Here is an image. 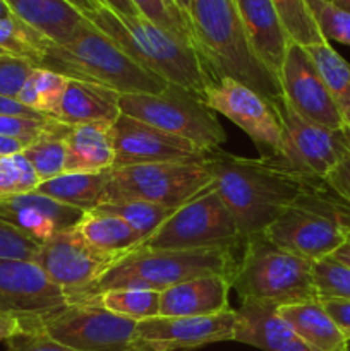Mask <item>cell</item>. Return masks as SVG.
Masks as SVG:
<instances>
[{"mask_svg":"<svg viewBox=\"0 0 350 351\" xmlns=\"http://www.w3.org/2000/svg\"><path fill=\"white\" fill-rule=\"evenodd\" d=\"M205 165L242 240L266 232L285 209L326 184L295 170L277 154L246 158L216 149Z\"/></svg>","mask_w":350,"mask_h":351,"instance_id":"1","label":"cell"},{"mask_svg":"<svg viewBox=\"0 0 350 351\" xmlns=\"http://www.w3.org/2000/svg\"><path fill=\"white\" fill-rule=\"evenodd\" d=\"M185 19L192 47L213 81L230 77L270 101L281 98L278 81L250 48L235 0H189Z\"/></svg>","mask_w":350,"mask_h":351,"instance_id":"2","label":"cell"},{"mask_svg":"<svg viewBox=\"0 0 350 351\" xmlns=\"http://www.w3.org/2000/svg\"><path fill=\"white\" fill-rule=\"evenodd\" d=\"M86 19L115 41L141 67L168 84L178 86L202 98L213 77L198 51L187 41L161 29L143 16H120L100 5Z\"/></svg>","mask_w":350,"mask_h":351,"instance_id":"3","label":"cell"},{"mask_svg":"<svg viewBox=\"0 0 350 351\" xmlns=\"http://www.w3.org/2000/svg\"><path fill=\"white\" fill-rule=\"evenodd\" d=\"M36 67L58 72L69 79L95 82L120 95L160 93L168 86L163 79L141 67L89 21L67 43H51Z\"/></svg>","mask_w":350,"mask_h":351,"instance_id":"4","label":"cell"},{"mask_svg":"<svg viewBox=\"0 0 350 351\" xmlns=\"http://www.w3.org/2000/svg\"><path fill=\"white\" fill-rule=\"evenodd\" d=\"M235 259V249L226 247L194 250L139 247L120 257L78 302L112 288H141L161 293L174 285L206 274H225L230 280Z\"/></svg>","mask_w":350,"mask_h":351,"instance_id":"5","label":"cell"},{"mask_svg":"<svg viewBox=\"0 0 350 351\" xmlns=\"http://www.w3.org/2000/svg\"><path fill=\"white\" fill-rule=\"evenodd\" d=\"M242 256L230 273V287L240 300H264L277 305L319 300L312 278V261L271 242L264 233L242 240Z\"/></svg>","mask_w":350,"mask_h":351,"instance_id":"6","label":"cell"},{"mask_svg":"<svg viewBox=\"0 0 350 351\" xmlns=\"http://www.w3.org/2000/svg\"><path fill=\"white\" fill-rule=\"evenodd\" d=\"M264 235L312 263L331 257L349 239L342 206L326 184L285 209Z\"/></svg>","mask_w":350,"mask_h":351,"instance_id":"7","label":"cell"},{"mask_svg":"<svg viewBox=\"0 0 350 351\" xmlns=\"http://www.w3.org/2000/svg\"><path fill=\"white\" fill-rule=\"evenodd\" d=\"M120 112L168 134L191 141L206 153L220 149L226 134L216 113L194 93L168 84L160 93L120 95Z\"/></svg>","mask_w":350,"mask_h":351,"instance_id":"8","label":"cell"},{"mask_svg":"<svg viewBox=\"0 0 350 351\" xmlns=\"http://www.w3.org/2000/svg\"><path fill=\"white\" fill-rule=\"evenodd\" d=\"M213 185L202 163H148L112 168L106 184V202L146 201L167 208H180Z\"/></svg>","mask_w":350,"mask_h":351,"instance_id":"9","label":"cell"},{"mask_svg":"<svg viewBox=\"0 0 350 351\" xmlns=\"http://www.w3.org/2000/svg\"><path fill=\"white\" fill-rule=\"evenodd\" d=\"M242 245L239 226L215 187H208L177 208L141 247L148 249H237Z\"/></svg>","mask_w":350,"mask_h":351,"instance_id":"10","label":"cell"},{"mask_svg":"<svg viewBox=\"0 0 350 351\" xmlns=\"http://www.w3.org/2000/svg\"><path fill=\"white\" fill-rule=\"evenodd\" d=\"M23 326L24 331L38 329L74 351H137V322L89 302L67 304L45 317L23 321Z\"/></svg>","mask_w":350,"mask_h":351,"instance_id":"11","label":"cell"},{"mask_svg":"<svg viewBox=\"0 0 350 351\" xmlns=\"http://www.w3.org/2000/svg\"><path fill=\"white\" fill-rule=\"evenodd\" d=\"M281 122V149L278 156L290 167L318 180H325L350 151V127L326 129L302 119L283 96L273 101Z\"/></svg>","mask_w":350,"mask_h":351,"instance_id":"12","label":"cell"},{"mask_svg":"<svg viewBox=\"0 0 350 351\" xmlns=\"http://www.w3.org/2000/svg\"><path fill=\"white\" fill-rule=\"evenodd\" d=\"M119 259L93 249L78 230L71 228L43 243L34 263L72 304L81 300Z\"/></svg>","mask_w":350,"mask_h":351,"instance_id":"13","label":"cell"},{"mask_svg":"<svg viewBox=\"0 0 350 351\" xmlns=\"http://www.w3.org/2000/svg\"><path fill=\"white\" fill-rule=\"evenodd\" d=\"M202 101L240 127L263 154H280L281 122L273 101L230 77L213 81L206 88Z\"/></svg>","mask_w":350,"mask_h":351,"instance_id":"14","label":"cell"},{"mask_svg":"<svg viewBox=\"0 0 350 351\" xmlns=\"http://www.w3.org/2000/svg\"><path fill=\"white\" fill-rule=\"evenodd\" d=\"M112 132L115 147L113 168L148 163H202L209 154L191 141L127 115L117 119Z\"/></svg>","mask_w":350,"mask_h":351,"instance_id":"15","label":"cell"},{"mask_svg":"<svg viewBox=\"0 0 350 351\" xmlns=\"http://www.w3.org/2000/svg\"><path fill=\"white\" fill-rule=\"evenodd\" d=\"M235 311L226 308L220 314L194 317H163L156 315L137 322V351L196 350L206 345L233 341Z\"/></svg>","mask_w":350,"mask_h":351,"instance_id":"16","label":"cell"},{"mask_svg":"<svg viewBox=\"0 0 350 351\" xmlns=\"http://www.w3.org/2000/svg\"><path fill=\"white\" fill-rule=\"evenodd\" d=\"M281 96L285 101L312 123L326 129H345L342 115L312 62L311 55L295 41H290L285 55L280 77Z\"/></svg>","mask_w":350,"mask_h":351,"instance_id":"17","label":"cell"},{"mask_svg":"<svg viewBox=\"0 0 350 351\" xmlns=\"http://www.w3.org/2000/svg\"><path fill=\"white\" fill-rule=\"evenodd\" d=\"M69 304L67 295L33 261L0 259V312L33 321Z\"/></svg>","mask_w":350,"mask_h":351,"instance_id":"18","label":"cell"},{"mask_svg":"<svg viewBox=\"0 0 350 351\" xmlns=\"http://www.w3.org/2000/svg\"><path fill=\"white\" fill-rule=\"evenodd\" d=\"M86 213L62 204L33 191L27 194L0 199V221L43 245L58 233L78 226Z\"/></svg>","mask_w":350,"mask_h":351,"instance_id":"19","label":"cell"},{"mask_svg":"<svg viewBox=\"0 0 350 351\" xmlns=\"http://www.w3.org/2000/svg\"><path fill=\"white\" fill-rule=\"evenodd\" d=\"M250 48L280 84L290 36L271 0H235Z\"/></svg>","mask_w":350,"mask_h":351,"instance_id":"20","label":"cell"},{"mask_svg":"<svg viewBox=\"0 0 350 351\" xmlns=\"http://www.w3.org/2000/svg\"><path fill=\"white\" fill-rule=\"evenodd\" d=\"M230 280L225 274H206L182 281L161 291L160 315L194 317L211 315L230 308Z\"/></svg>","mask_w":350,"mask_h":351,"instance_id":"21","label":"cell"},{"mask_svg":"<svg viewBox=\"0 0 350 351\" xmlns=\"http://www.w3.org/2000/svg\"><path fill=\"white\" fill-rule=\"evenodd\" d=\"M290 324L280 314V305L264 300H240L235 311L233 341L263 351H280L295 341Z\"/></svg>","mask_w":350,"mask_h":351,"instance_id":"22","label":"cell"},{"mask_svg":"<svg viewBox=\"0 0 350 351\" xmlns=\"http://www.w3.org/2000/svg\"><path fill=\"white\" fill-rule=\"evenodd\" d=\"M120 112V93L95 82L69 79L54 119L65 125L108 123L113 125Z\"/></svg>","mask_w":350,"mask_h":351,"instance_id":"23","label":"cell"},{"mask_svg":"<svg viewBox=\"0 0 350 351\" xmlns=\"http://www.w3.org/2000/svg\"><path fill=\"white\" fill-rule=\"evenodd\" d=\"M280 314L290 324L295 338L311 351L350 350V341L326 312L321 300L280 305Z\"/></svg>","mask_w":350,"mask_h":351,"instance_id":"24","label":"cell"},{"mask_svg":"<svg viewBox=\"0 0 350 351\" xmlns=\"http://www.w3.org/2000/svg\"><path fill=\"white\" fill-rule=\"evenodd\" d=\"M65 171L71 173H96L113 168L112 125L108 123H81L72 125L65 136Z\"/></svg>","mask_w":350,"mask_h":351,"instance_id":"25","label":"cell"},{"mask_svg":"<svg viewBox=\"0 0 350 351\" xmlns=\"http://www.w3.org/2000/svg\"><path fill=\"white\" fill-rule=\"evenodd\" d=\"M5 3L12 16L55 45L67 43L88 21L65 0H5Z\"/></svg>","mask_w":350,"mask_h":351,"instance_id":"26","label":"cell"},{"mask_svg":"<svg viewBox=\"0 0 350 351\" xmlns=\"http://www.w3.org/2000/svg\"><path fill=\"white\" fill-rule=\"evenodd\" d=\"M75 230L93 249L106 256L124 257L143 245V239L124 219L96 209L86 213Z\"/></svg>","mask_w":350,"mask_h":351,"instance_id":"27","label":"cell"},{"mask_svg":"<svg viewBox=\"0 0 350 351\" xmlns=\"http://www.w3.org/2000/svg\"><path fill=\"white\" fill-rule=\"evenodd\" d=\"M110 170L96 171V173H71V171H65V173L50 178V180L40 182L36 192L55 199L62 204L72 206V208L89 213L98 208L100 204H103Z\"/></svg>","mask_w":350,"mask_h":351,"instance_id":"28","label":"cell"},{"mask_svg":"<svg viewBox=\"0 0 350 351\" xmlns=\"http://www.w3.org/2000/svg\"><path fill=\"white\" fill-rule=\"evenodd\" d=\"M305 50L318 67L345 127H350V64L328 43L312 45Z\"/></svg>","mask_w":350,"mask_h":351,"instance_id":"29","label":"cell"},{"mask_svg":"<svg viewBox=\"0 0 350 351\" xmlns=\"http://www.w3.org/2000/svg\"><path fill=\"white\" fill-rule=\"evenodd\" d=\"M160 291L141 288H112L82 302L96 304L134 322H143L160 315Z\"/></svg>","mask_w":350,"mask_h":351,"instance_id":"30","label":"cell"},{"mask_svg":"<svg viewBox=\"0 0 350 351\" xmlns=\"http://www.w3.org/2000/svg\"><path fill=\"white\" fill-rule=\"evenodd\" d=\"M67 77L43 67H34L27 75L17 101L33 112L54 119L64 96Z\"/></svg>","mask_w":350,"mask_h":351,"instance_id":"31","label":"cell"},{"mask_svg":"<svg viewBox=\"0 0 350 351\" xmlns=\"http://www.w3.org/2000/svg\"><path fill=\"white\" fill-rule=\"evenodd\" d=\"M50 45L51 41L48 38L16 16L0 19V50L3 53L24 58L36 67Z\"/></svg>","mask_w":350,"mask_h":351,"instance_id":"32","label":"cell"},{"mask_svg":"<svg viewBox=\"0 0 350 351\" xmlns=\"http://www.w3.org/2000/svg\"><path fill=\"white\" fill-rule=\"evenodd\" d=\"M69 129L71 127L64 125L62 129L45 134L23 149L24 158L31 163L40 182L65 173V136Z\"/></svg>","mask_w":350,"mask_h":351,"instance_id":"33","label":"cell"},{"mask_svg":"<svg viewBox=\"0 0 350 351\" xmlns=\"http://www.w3.org/2000/svg\"><path fill=\"white\" fill-rule=\"evenodd\" d=\"M96 211L108 213V215L117 216V218L124 219L137 235L144 240L150 239L172 215H174V208H167V206L153 204V202L146 201H124V202H106V204H100L95 208Z\"/></svg>","mask_w":350,"mask_h":351,"instance_id":"34","label":"cell"},{"mask_svg":"<svg viewBox=\"0 0 350 351\" xmlns=\"http://www.w3.org/2000/svg\"><path fill=\"white\" fill-rule=\"evenodd\" d=\"M271 2L292 41L305 48L326 41L319 33L305 0H271Z\"/></svg>","mask_w":350,"mask_h":351,"instance_id":"35","label":"cell"},{"mask_svg":"<svg viewBox=\"0 0 350 351\" xmlns=\"http://www.w3.org/2000/svg\"><path fill=\"white\" fill-rule=\"evenodd\" d=\"M40 178L23 153L0 154V199L36 191Z\"/></svg>","mask_w":350,"mask_h":351,"instance_id":"36","label":"cell"},{"mask_svg":"<svg viewBox=\"0 0 350 351\" xmlns=\"http://www.w3.org/2000/svg\"><path fill=\"white\" fill-rule=\"evenodd\" d=\"M316 293L319 300H350V267L338 261L323 259L312 264Z\"/></svg>","mask_w":350,"mask_h":351,"instance_id":"37","label":"cell"},{"mask_svg":"<svg viewBox=\"0 0 350 351\" xmlns=\"http://www.w3.org/2000/svg\"><path fill=\"white\" fill-rule=\"evenodd\" d=\"M319 33L326 41H336L350 48V12L329 0H305Z\"/></svg>","mask_w":350,"mask_h":351,"instance_id":"38","label":"cell"},{"mask_svg":"<svg viewBox=\"0 0 350 351\" xmlns=\"http://www.w3.org/2000/svg\"><path fill=\"white\" fill-rule=\"evenodd\" d=\"M132 3L144 19L151 21L161 29L168 31V33L175 34L177 38L192 45L191 31H189L185 17L172 9L165 0H132Z\"/></svg>","mask_w":350,"mask_h":351,"instance_id":"39","label":"cell"},{"mask_svg":"<svg viewBox=\"0 0 350 351\" xmlns=\"http://www.w3.org/2000/svg\"><path fill=\"white\" fill-rule=\"evenodd\" d=\"M65 123L50 119H27V117L0 115V136L14 137V139L24 141L26 144L34 143L41 136L54 130L62 129Z\"/></svg>","mask_w":350,"mask_h":351,"instance_id":"40","label":"cell"},{"mask_svg":"<svg viewBox=\"0 0 350 351\" xmlns=\"http://www.w3.org/2000/svg\"><path fill=\"white\" fill-rule=\"evenodd\" d=\"M40 243L27 239L14 226L0 221V259L33 261L40 252Z\"/></svg>","mask_w":350,"mask_h":351,"instance_id":"41","label":"cell"},{"mask_svg":"<svg viewBox=\"0 0 350 351\" xmlns=\"http://www.w3.org/2000/svg\"><path fill=\"white\" fill-rule=\"evenodd\" d=\"M33 69L34 65L24 58L0 55V96L16 99Z\"/></svg>","mask_w":350,"mask_h":351,"instance_id":"42","label":"cell"},{"mask_svg":"<svg viewBox=\"0 0 350 351\" xmlns=\"http://www.w3.org/2000/svg\"><path fill=\"white\" fill-rule=\"evenodd\" d=\"M7 351H74L48 338L38 329H26L7 339Z\"/></svg>","mask_w":350,"mask_h":351,"instance_id":"43","label":"cell"},{"mask_svg":"<svg viewBox=\"0 0 350 351\" xmlns=\"http://www.w3.org/2000/svg\"><path fill=\"white\" fill-rule=\"evenodd\" d=\"M325 182L336 197L350 206V151L342 158L338 167L325 178Z\"/></svg>","mask_w":350,"mask_h":351,"instance_id":"44","label":"cell"},{"mask_svg":"<svg viewBox=\"0 0 350 351\" xmlns=\"http://www.w3.org/2000/svg\"><path fill=\"white\" fill-rule=\"evenodd\" d=\"M326 312L338 324L343 335L350 341V300H321Z\"/></svg>","mask_w":350,"mask_h":351,"instance_id":"45","label":"cell"},{"mask_svg":"<svg viewBox=\"0 0 350 351\" xmlns=\"http://www.w3.org/2000/svg\"><path fill=\"white\" fill-rule=\"evenodd\" d=\"M0 115L27 117V119H47V117H43V115H40V113L30 110L27 106L21 105L17 99L5 98V96H0Z\"/></svg>","mask_w":350,"mask_h":351,"instance_id":"46","label":"cell"},{"mask_svg":"<svg viewBox=\"0 0 350 351\" xmlns=\"http://www.w3.org/2000/svg\"><path fill=\"white\" fill-rule=\"evenodd\" d=\"M23 331L24 326L19 317L0 312V341H7V339H10L12 336L19 335Z\"/></svg>","mask_w":350,"mask_h":351,"instance_id":"47","label":"cell"},{"mask_svg":"<svg viewBox=\"0 0 350 351\" xmlns=\"http://www.w3.org/2000/svg\"><path fill=\"white\" fill-rule=\"evenodd\" d=\"M100 2L108 7V9H112L113 12L120 14V16H141L132 0H100Z\"/></svg>","mask_w":350,"mask_h":351,"instance_id":"48","label":"cell"},{"mask_svg":"<svg viewBox=\"0 0 350 351\" xmlns=\"http://www.w3.org/2000/svg\"><path fill=\"white\" fill-rule=\"evenodd\" d=\"M27 144L24 141L14 139V137L0 136V154H16L23 153Z\"/></svg>","mask_w":350,"mask_h":351,"instance_id":"49","label":"cell"},{"mask_svg":"<svg viewBox=\"0 0 350 351\" xmlns=\"http://www.w3.org/2000/svg\"><path fill=\"white\" fill-rule=\"evenodd\" d=\"M65 2L71 3L72 7H75V9L81 14H84V16H89V14L95 12L100 5H103L100 0H65Z\"/></svg>","mask_w":350,"mask_h":351,"instance_id":"50","label":"cell"},{"mask_svg":"<svg viewBox=\"0 0 350 351\" xmlns=\"http://www.w3.org/2000/svg\"><path fill=\"white\" fill-rule=\"evenodd\" d=\"M347 235H349V239H347V242L343 243V245L340 247V249L336 250L335 254H333L331 259L338 261V263L345 264V266L350 267V233L347 232Z\"/></svg>","mask_w":350,"mask_h":351,"instance_id":"51","label":"cell"},{"mask_svg":"<svg viewBox=\"0 0 350 351\" xmlns=\"http://www.w3.org/2000/svg\"><path fill=\"white\" fill-rule=\"evenodd\" d=\"M340 206H342V215H343V221H345V226H347V232L350 233V206L345 204L342 199H340Z\"/></svg>","mask_w":350,"mask_h":351,"instance_id":"52","label":"cell"},{"mask_svg":"<svg viewBox=\"0 0 350 351\" xmlns=\"http://www.w3.org/2000/svg\"><path fill=\"white\" fill-rule=\"evenodd\" d=\"M280 351H311V350H309L307 346H305L302 341H299V339H295V341H292L290 345L285 346V348L280 350Z\"/></svg>","mask_w":350,"mask_h":351,"instance_id":"53","label":"cell"},{"mask_svg":"<svg viewBox=\"0 0 350 351\" xmlns=\"http://www.w3.org/2000/svg\"><path fill=\"white\" fill-rule=\"evenodd\" d=\"M12 16L9 5L5 3V0H0V19H7V17Z\"/></svg>","mask_w":350,"mask_h":351,"instance_id":"54","label":"cell"},{"mask_svg":"<svg viewBox=\"0 0 350 351\" xmlns=\"http://www.w3.org/2000/svg\"><path fill=\"white\" fill-rule=\"evenodd\" d=\"M175 3H177V7H178V10L182 12V16L185 17V14H187V9H189V0H175Z\"/></svg>","mask_w":350,"mask_h":351,"instance_id":"55","label":"cell"},{"mask_svg":"<svg viewBox=\"0 0 350 351\" xmlns=\"http://www.w3.org/2000/svg\"><path fill=\"white\" fill-rule=\"evenodd\" d=\"M333 3H335L336 7H340V9L347 10V12H350V0H331Z\"/></svg>","mask_w":350,"mask_h":351,"instance_id":"56","label":"cell"},{"mask_svg":"<svg viewBox=\"0 0 350 351\" xmlns=\"http://www.w3.org/2000/svg\"><path fill=\"white\" fill-rule=\"evenodd\" d=\"M165 2H167L168 5H170L174 10H177V12H180V10H178V7H177V3H175V0H165ZM180 14H182V12H180Z\"/></svg>","mask_w":350,"mask_h":351,"instance_id":"57","label":"cell"},{"mask_svg":"<svg viewBox=\"0 0 350 351\" xmlns=\"http://www.w3.org/2000/svg\"><path fill=\"white\" fill-rule=\"evenodd\" d=\"M2 53H3V51H2V50H0V55H2Z\"/></svg>","mask_w":350,"mask_h":351,"instance_id":"58","label":"cell"},{"mask_svg":"<svg viewBox=\"0 0 350 351\" xmlns=\"http://www.w3.org/2000/svg\"><path fill=\"white\" fill-rule=\"evenodd\" d=\"M329 2H331V0H329Z\"/></svg>","mask_w":350,"mask_h":351,"instance_id":"59","label":"cell"}]
</instances>
